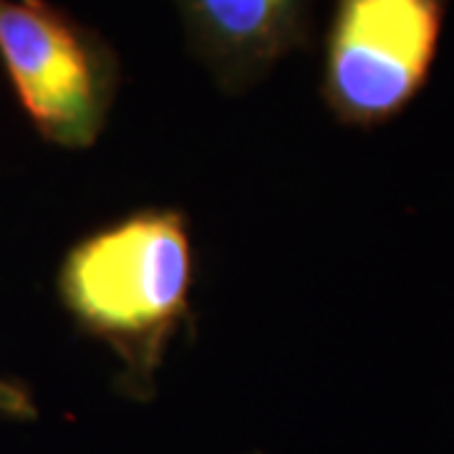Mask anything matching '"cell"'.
Wrapping results in <instances>:
<instances>
[{"label":"cell","instance_id":"1","mask_svg":"<svg viewBox=\"0 0 454 454\" xmlns=\"http://www.w3.org/2000/svg\"><path fill=\"white\" fill-rule=\"evenodd\" d=\"M192 270L190 227L177 210L134 212L86 235L61 260V306L116 354V387L134 399H152L167 346L190 318Z\"/></svg>","mask_w":454,"mask_h":454},{"label":"cell","instance_id":"2","mask_svg":"<svg viewBox=\"0 0 454 454\" xmlns=\"http://www.w3.org/2000/svg\"><path fill=\"white\" fill-rule=\"evenodd\" d=\"M0 64L41 139L94 146L119 89L109 41L43 0H0Z\"/></svg>","mask_w":454,"mask_h":454},{"label":"cell","instance_id":"3","mask_svg":"<svg viewBox=\"0 0 454 454\" xmlns=\"http://www.w3.org/2000/svg\"><path fill=\"white\" fill-rule=\"evenodd\" d=\"M447 18V0H333L321 97L346 127L389 124L419 97Z\"/></svg>","mask_w":454,"mask_h":454},{"label":"cell","instance_id":"4","mask_svg":"<svg viewBox=\"0 0 454 454\" xmlns=\"http://www.w3.org/2000/svg\"><path fill=\"white\" fill-rule=\"evenodd\" d=\"M190 46L225 91H243L310 43L313 0H175Z\"/></svg>","mask_w":454,"mask_h":454},{"label":"cell","instance_id":"5","mask_svg":"<svg viewBox=\"0 0 454 454\" xmlns=\"http://www.w3.org/2000/svg\"><path fill=\"white\" fill-rule=\"evenodd\" d=\"M0 417L31 422L38 417V406L33 402L31 391L18 381L0 379Z\"/></svg>","mask_w":454,"mask_h":454}]
</instances>
